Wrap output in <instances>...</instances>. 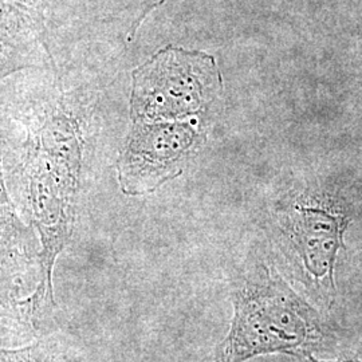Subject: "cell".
Segmentation results:
<instances>
[{
	"label": "cell",
	"instance_id": "6da1fadb",
	"mask_svg": "<svg viewBox=\"0 0 362 362\" xmlns=\"http://www.w3.org/2000/svg\"><path fill=\"white\" fill-rule=\"evenodd\" d=\"M82 160L81 122L61 100L30 133L23 158L27 208L40 243L38 285L23 302L34 322H42L57 308L52 272L74 230Z\"/></svg>",
	"mask_w": 362,
	"mask_h": 362
},
{
	"label": "cell",
	"instance_id": "7a4b0ae2",
	"mask_svg": "<svg viewBox=\"0 0 362 362\" xmlns=\"http://www.w3.org/2000/svg\"><path fill=\"white\" fill-rule=\"evenodd\" d=\"M320 334L310 308L282 281L263 278L238 294L223 362L259 354L294 353Z\"/></svg>",
	"mask_w": 362,
	"mask_h": 362
},
{
	"label": "cell",
	"instance_id": "3957f363",
	"mask_svg": "<svg viewBox=\"0 0 362 362\" xmlns=\"http://www.w3.org/2000/svg\"><path fill=\"white\" fill-rule=\"evenodd\" d=\"M188 130L169 124L134 122L118 160V181L124 194L153 192L173 177V164L191 143Z\"/></svg>",
	"mask_w": 362,
	"mask_h": 362
},
{
	"label": "cell",
	"instance_id": "277c9868",
	"mask_svg": "<svg viewBox=\"0 0 362 362\" xmlns=\"http://www.w3.org/2000/svg\"><path fill=\"white\" fill-rule=\"evenodd\" d=\"M348 220L325 208L297 209L293 226V239L303 259L305 267L315 278H327L334 286L337 252L344 247V233Z\"/></svg>",
	"mask_w": 362,
	"mask_h": 362
},
{
	"label": "cell",
	"instance_id": "5b68a950",
	"mask_svg": "<svg viewBox=\"0 0 362 362\" xmlns=\"http://www.w3.org/2000/svg\"><path fill=\"white\" fill-rule=\"evenodd\" d=\"M38 34L21 18L0 7V81L16 71L37 66Z\"/></svg>",
	"mask_w": 362,
	"mask_h": 362
},
{
	"label": "cell",
	"instance_id": "8992f818",
	"mask_svg": "<svg viewBox=\"0 0 362 362\" xmlns=\"http://www.w3.org/2000/svg\"><path fill=\"white\" fill-rule=\"evenodd\" d=\"M31 236L26 226L21 221L3 172L0 153V263L16 262L30 252Z\"/></svg>",
	"mask_w": 362,
	"mask_h": 362
},
{
	"label": "cell",
	"instance_id": "52a82bcc",
	"mask_svg": "<svg viewBox=\"0 0 362 362\" xmlns=\"http://www.w3.org/2000/svg\"><path fill=\"white\" fill-rule=\"evenodd\" d=\"M46 0H0V7L21 18L40 35V18Z\"/></svg>",
	"mask_w": 362,
	"mask_h": 362
},
{
	"label": "cell",
	"instance_id": "ba28073f",
	"mask_svg": "<svg viewBox=\"0 0 362 362\" xmlns=\"http://www.w3.org/2000/svg\"><path fill=\"white\" fill-rule=\"evenodd\" d=\"M308 356V358H309V361L310 362H361L358 361V360H337V361H320V360H317L315 357H313L310 354H306Z\"/></svg>",
	"mask_w": 362,
	"mask_h": 362
}]
</instances>
